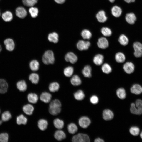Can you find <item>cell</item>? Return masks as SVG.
Here are the masks:
<instances>
[{
  "label": "cell",
  "mask_w": 142,
  "mask_h": 142,
  "mask_svg": "<svg viewBox=\"0 0 142 142\" xmlns=\"http://www.w3.org/2000/svg\"><path fill=\"white\" fill-rule=\"evenodd\" d=\"M8 85L6 81L4 79L0 78V94H4L7 91Z\"/></svg>",
  "instance_id": "cell-10"
},
{
  "label": "cell",
  "mask_w": 142,
  "mask_h": 142,
  "mask_svg": "<svg viewBox=\"0 0 142 142\" xmlns=\"http://www.w3.org/2000/svg\"><path fill=\"white\" fill-rule=\"evenodd\" d=\"M73 142H89L90 139L86 134L79 133L73 136L72 138Z\"/></svg>",
  "instance_id": "cell-3"
},
{
  "label": "cell",
  "mask_w": 142,
  "mask_h": 142,
  "mask_svg": "<svg viewBox=\"0 0 142 142\" xmlns=\"http://www.w3.org/2000/svg\"><path fill=\"white\" fill-rule=\"evenodd\" d=\"M96 18L98 21L100 23L105 22L107 19L105 12L103 10L98 12L96 15Z\"/></svg>",
  "instance_id": "cell-13"
},
{
  "label": "cell",
  "mask_w": 142,
  "mask_h": 142,
  "mask_svg": "<svg viewBox=\"0 0 142 142\" xmlns=\"http://www.w3.org/2000/svg\"><path fill=\"white\" fill-rule=\"evenodd\" d=\"M81 35L84 39H89L91 38L92 34L89 30L85 29L83 30L81 32Z\"/></svg>",
  "instance_id": "cell-38"
},
{
  "label": "cell",
  "mask_w": 142,
  "mask_h": 142,
  "mask_svg": "<svg viewBox=\"0 0 142 142\" xmlns=\"http://www.w3.org/2000/svg\"><path fill=\"white\" fill-rule=\"evenodd\" d=\"M65 58L67 62H69L72 64L75 63L78 60L77 56L71 52L67 53L65 55Z\"/></svg>",
  "instance_id": "cell-7"
},
{
  "label": "cell",
  "mask_w": 142,
  "mask_h": 142,
  "mask_svg": "<svg viewBox=\"0 0 142 142\" xmlns=\"http://www.w3.org/2000/svg\"><path fill=\"white\" fill-rule=\"evenodd\" d=\"M115 59L117 62L122 63L125 61L126 58L123 53L121 52H119L116 54Z\"/></svg>",
  "instance_id": "cell-34"
},
{
  "label": "cell",
  "mask_w": 142,
  "mask_h": 142,
  "mask_svg": "<svg viewBox=\"0 0 142 142\" xmlns=\"http://www.w3.org/2000/svg\"><path fill=\"white\" fill-rule=\"evenodd\" d=\"M61 103L59 100H53L49 105V113L53 116L58 115L61 112Z\"/></svg>",
  "instance_id": "cell-1"
},
{
  "label": "cell",
  "mask_w": 142,
  "mask_h": 142,
  "mask_svg": "<svg viewBox=\"0 0 142 142\" xmlns=\"http://www.w3.org/2000/svg\"><path fill=\"white\" fill-rule=\"evenodd\" d=\"M58 38L59 36L57 33L53 32L48 35V38L50 42L57 43L58 41Z\"/></svg>",
  "instance_id": "cell-29"
},
{
  "label": "cell",
  "mask_w": 142,
  "mask_h": 142,
  "mask_svg": "<svg viewBox=\"0 0 142 142\" xmlns=\"http://www.w3.org/2000/svg\"><path fill=\"white\" fill-rule=\"evenodd\" d=\"M60 87L59 85L56 82H54L50 83L49 86V89L50 91L54 92L58 91Z\"/></svg>",
  "instance_id": "cell-33"
},
{
  "label": "cell",
  "mask_w": 142,
  "mask_h": 142,
  "mask_svg": "<svg viewBox=\"0 0 142 142\" xmlns=\"http://www.w3.org/2000/svg\"><path fill=\"white\" fill-rule=\"evenodd\" d=\"M111 11L112 15L116 17H120L122 13L121 8L117 6H113L112 8Z\"/></svg>",
  "instance_id": "cell-18"
},
{
  "label": "cell",
  "mask_w": 142,
  "mask_h": 142,
  "mask_svg": "<svg viewBox=\"0 0 142 142\" xmlns=\"http://www.w3.org/2000/svg\"><path fill=\"white\" fill-rule=\"evenodd\" d=\"M2 17L4 21L8 22L12 20L13 16L12 13L11 12L7 11L2 14Z\"/></svg>",
  "instance_id": "cell-25"
},
{
  "label": "cell",
  "mask_w": 142,
  "mask_h": 142,
  "mask_svg": "<svg viewBox=\"0 0 142 142\" xmlns=\"http://www.w3.org/2000/svg\"></svg>",
  "instance_id": "cell-59"
},
{
  "label": "cell",
  "mask_w": 142,
  "mask_h": 142,
  "mask_svg": "<svg viewBox=\"0 0 142 142\" xmlns=\"http://www.w3.org/2000/svg\"></svg>",
  "instance_id": "cell-60"
},
{
  "label": "cell",
  "mask_w": 142,
  "mask_h": 142,
  "mask_svg": "<svg viewBox=\"0 0 142 142\" xmlns=\"http://www.w3.org/2000/svg\"><path fill=\"white\" fill-rule=\"evenodd\" d=\"M54 1L57 3L59 4H63L65 1V0H54Z\"/></svg>",
  "instance_id": "cell-52"
},
{
  "label": "cell",
  "mask_w": 142,
  "mask_h": 142,
  "mask_svg": "<svg viewBox=\"0 0 142 142\" xmlns=\"http://www.w3.org/2000/svg\"><path fill=\"white\" fill-rule=\"evenodd\" d=\"M74 72V68L72 66H68L65 68L64 70V73L66 77H69L72 75Z\"/></svg>",
  "instance_id": "cell-40"
},
{
  "label": "cell",
  "mask_w": 142,
  "mask_h": 142,
  "mask_svg": "<svg viewBox=\"0 0 142 142\" xmlns=\"http://www.w3.org/2000/svg\"><path fill=\"white\" fill-rule=\"evenodd\" d=\"M109 1L111 3H113L114 2L115 0H109Z\"/></svg>",
  "instance_id": "cell-55"
},
{
  "label": "cell",
  "mask_w": 142,
  "mask_h": 142,
  "mask_svg": "<svg viewBox=\"0 0 142 142\" xmlns=\"http://www.w3.org/2000/svg\"><path fill=\"white\" fill-rule=\"evenodd\" d=\"M29 12L31 16L34 18L38 16V10L37 8L32 7L29 9Z\"/></svg>",
  "instance_id": "cell-43"
},
{
  "label": "cell",
  "mask_w": 142,
  "mask_h": 142,
  "mask_svg": "<svg viewBox=\"0 0 142 142\" xmlns=\"http://www.w3.org/2000/svg\"><path fill=\"white\" fill-rule=\"evenodd\" d=\"M54 126L58 129H60L63 128L64 125L63 121L59 118L55 119L53 121Z\"/></svg>",
  "instance_id": "cell-30"
},
{
  "label": "cell",
  "mask_w": 142,
  "mask_h": 142,
  "mask_svg": "<svg viewBox=\"0 0 142 142\" xmlns=\"http://www.w3.org/2000/svg\"><path fill=\"white\" fill-rule=\"evenodd\" d=\"M71 84L74 86H77L80 85L82 83L80 77L77 75H73L70 80Z\"/></svg>",
  "instance_id": "cell-27"
},
{
  "label": "cell",
  "mask_w": 142,
  "mask_h": 142,
  "mask_svg": "<svg viewBox=\"0 0 142 142\" xmlns=\"http://www.w3.org/2000/svg\"><path fill=\"white\" fill-rule=\"evenodd\" d=\"M102 34L105 36L109 37L111 36L112 33L111 30L107 27H103L101 30Z\"/></svg>",
  "instance_id": "cell-41"
},
{
  "label": "cell",
  "mask_w": 142,
  "mask_h": 142,
  "mask_svg": "<svg viewBox=\"0 0 142 142\" xmlns=\"http://www.w3.org/2000/svg\"><path fill=\"white\" fill-rule=\"evenodd\" d=\"M2 49V46L1 45V44H0V52L1 51Z\"/></svg>",
  "instance_id": "cell-56"
},
{
  "label": "cell",
  "mask_w": 142,
  "mask_h": 142,
  "mask_svg": "<svg viewBox=\"0 0 142 142\" xmlns=\"http://www.w3.org/2000/svg\"><path fill=\"white\" fill-rule=\"evenodd\" d=\"M8 135L6 133H2L0 134V141L7 142L8 140Z\"/></svg>",
  "instance_id": "cell-48"
},
{
  "label": "cell",
  "mask_w": 142,
  "mask_h": 142,
  "mask_svg": "<svg viewBox=\"0 0 142 142\" xmlns=\"http://www.w3.org/2000/svg\"><path fill=\"white\" fill-rule=\"evenodd\" d=\"M97 44L99 48L104 49L108 47L109 43L106 38L104 37H101L98 39Z\"/></svg>",
  "instance_id": "cell-9"
},
{
  "label": "cell",
  "mask_w": 142,
  "mask_h": 142,
  "mask_svg": "<svg viewBox=\"0 0 142 142\" xmlns=\"http://www.w3.org/2000/svg\"><path fill=\"white\" fill-rule=\"evenodd\" d=\"M2 121L1 120H0V125H1L2 122Z\"/></svg>",
  "instance_id": "cell-58"
},
{
  "label": "cell",
  "mask_w": 142,
  "mask_h": 142,
  "mask_svg": "<svg viewBox=\"0 0 142 142\" xmlns=\"http://www.w3.org/2000/svg\"><path fill=\"white\" fill-rule=\"evenodd\" d=\"M27 14V11L23 7H18L16 10V15L20 18H24L26 16Z\"/></svg>",
  "instance_id": "cell-11"
},
{
  "label": "cell",
  "mask_w": 142,
  "mask_h": 142,
  "mask_svg": "<svg viewBox=\"0 0 142 142\" xmlns=\"http://www.w3.org/2000/svg\"><path fill=\"white\" fill-rule=\"evenodd\" d=\"M135 106L139 111L140 115L142 114V100H137L135 102Z\"/></svg>",
  "instance_id": "cell-46"
},
{
  "label": "cell",
  "mask_w": 142,
  "mask_h": 142,
  "mask_svg": "<svg viewBox=\"0 0 142 142\" xmlns=\"http://www.w3.org/2000/svg\"><path fill=\"white\" fill-rule=\"evenodd\" d=\"M90 45V43L89 41L83 40H79L76 45L77 49L80 51L88 49Z\"/></svg>",
  "instance_id": "cell-5"
},
{
  "label": "cell",
  "mask_w": 142,
  "mask_h": 142,
  "mask_svg": "<svg viewBox=\"0 0 142 142\" xmlns=\"http://www.w3.org/2000/svg\"><path fill=\"white\" fill-rule=\"evenodd\" d=\"M78 123L80 127L85 128L89 125L91 123V121L88 117L86 116H82L79 120Z\"/></svg>",
  "instance_id": "cell-6"
},
{
  "label": "cell",
  "mask_w": 142,
  "mask_h": 142,
  "mask_svg": "<svg viewBox=\"0 0 142 142\" xmlns=\"http://www.w3.org/2000/svg\"><path fill=\"white\" fill-rule=\"evenodd\" d=\"M130 90L132 93L139 95L142 93V87L138 84H135L131 87Z\"/></svg>",
  "instance_id": "cell-21"
},
{
  "label": "cell",
  "mask_w": 142,
  "mask_h": 142,
  "mask_svg": "<svg viewBox=\"0 0 142 142\" xmlns=\"http://www.w3.org/2000/svg\"><path fill=\"white\" fill-rule=\"evenodd\" d=\"M101 69L103 72L106 74H108L112 71V68L110 65L107 63L103 64L102 66Z\"/></svg>",
  "instance_id": "cell-39"
},
{
  "label": "cell",
  "mask_w": 142,
  "mask_h": 142,
  "mask_svg": "<svg viewBox=\"0 0 142 142\" xmlns=\"http://www.w3.org/2000/svg\"><path fill=\"white\" fill-rule=\"evenodd\" d=\"M104 60L103 56L100 54L95 55L93 59L94 63L97 65H100L103 63Z\"/></svg>",
  "instance_id": "cell-22"
},
{
  "label": "cell",
  "mask_w": 142,
  "mask_h": 142,
  "mask_svg": "<svg viewBox=\"0 0 142 142\" xmlns=\"http://www.w3.org/2000/svg\"><path fill=\"white\" fill-rule=\"evenodd\" d=\"M75 99L78 100H83L85 97V95L83 91L79 90L75 92L74 94Z\"/></svg>",
  "instance_id": "cell-32"
},
{
  "label": "cell",
  "mask_w": 142,
  "mask_h": 142,
  "mask_svg": "<svg viewBox=\"0 0 142 142\" xmlns=\"http://www.w3.org/2000/svg\"><path fill=\"white\" fill-rule=\"evenodd\" d=\"M90 101L92 104H96L98 102L99 99L97 96L94 95L91 97L90 98Z\"/></svg>",
  "instance_id": "cell-50"
},
{
  "label": "cell",
  "mask_w": 142,
  "mask_h": 142,
  "mask_svg": "<svg viewBox=\"0 0 142 142\" xmlns=\"http://www.w3.org/2000/svg\"><path fill=\"white\" fill-rule=\"evenodd\" d=\"M94 142H104L103 140L99 138H96L94 140Z\"/></svg>",
  "instance_id": "cell-53"
},
{
  "label": "cell",
  "mask_w": 142,
  "mask_h": 142,
  "mask_svg": "<svg viewBox=\"0 0 142 142\" xmlns=\"http://www.w3.org/2000/svg\"><path fill=\"white\" fill-rule=\"evenodd\" d=\"M134 54L136 57H141L142 56V50H135Z\"/></svg>",
  "instance_id": "cell-51"
},
{
  "label": "cell",
  "mask_w": 142,
  "mask_h": 142,
  "mask_svg": "<svg viewBox=\"0 0 142 142\" xmlns=\"http://www.w3.org/2000/svg\"><path fill=\"white\" fill-rule=\"evenodd\" d=\"M130 110L131 113L133 114L138 115H140L135 104L134 103H132L131 104Z\"/></svg>",
  "instance_id": "cell-47"
},
{
  "label": "cell",
  "mask_w": 142,
  "mask_h": 142,
  "mask_svg": "<svg viewBox=\"0 0 142 142\" xmlns=\"http://www.w3.org/2000/svg\"><path fill=\"white\" fill-rule=\"evenodd\" d=\"M67 130L70 134H74L77 131L78 128L76 125L74 123H71L67 126Z\"/></svg>",
  "instance_id": "cell-31"
},
{
  "label": "cell",
  "mask_w": 142,
  "mask_h": 142,
  "mask_svg": "<svg viewBox=\"0 0 142 142\" xmlns=\"http://www.w3.org/2000/svg\"><path fill=\"white\" fill-rule=\"evenodd\" d=\"M133 47L135 50H142V44L139 42H135L133 44Z\"/></svg>",
  "instance_id": "cell-49"
},
{
  "label": "cell",
  "mask_w": 142,
  "mask_h": 142,
  "mask_svg": "<svg viewBox=\"0 0 142 142\" xmlns=\"http://www.w3.org/2000/svg\"><path fill=\"white\" fill-rule=\"evenodd\" d=\"M48 125L47 121L44 119H41L38 122V126L39 129L42 131H44L47 128Z\"/></svg>",
  "instance_id": "cell-20"
},
{
  "label": "cell",
  "mask_w": 142,
  "mask_h": 142,
  "mask_svg": "<svg viewBox=\"0 0 142 142\" xmlns=\"http://www.w3.org/2000/svg\"><path fill=\"white\" fill-rule=\"evenodd\" d=\"M4 43L6 50L8 51H12L14 49L15 44L13 40L11 38L6 39L4 41Z\"/></svg>",
  "instance_id": "cell-4"
},
{
  "label": "cell",
  "mask_w": 142,
  "mask_h": 142,
  "mask_svg": "<svg viewBox=\"0 0 142 142\" xmlns=\"http://www.w3.org/2000/svg\"><path fill=\"white\" fill-rule=\"evenodd\" d=\"M116 93L117 96L121 99H124L126 97V93L125 90L123 88H118L116 91Z\"/></svg>",
  "instance_id": "cell-35"
},
{
  "label": "cell",
  "mask_w": 142,
  "mask_h": 142,
  "mask_svg": "<svg viewBox=\"0 0 142 142\" xmlns=\"http://www.w3.org/2000/svg\"><path fill=\"white\" fill-rule=\"evenodd\" d=\"M124 71L127 74H130L134 70L135 67L133 63L131 62H127L123 67Z\"/></svg>",
  "instance_id": "cell-8"
},
{
  "label": "cell",
  "mask_w": 142,
  "mask_h": 142,
  "mask_svg": "<svg viewBox=\"0 0 142 142\" xmlns=\"http://www.w3.org/2000/svg\"><path fill=\"white\" fill-rule=\"evenodd\" d=\"M29 65L30 69L32 71H37L39 69V62L36 60H31L30 62Z\"/></svg>",
  "instance_id": "cell-24"
},
{
  "label": "cell",
  "mask_w": 142,
  "mask_h": 142,
  "mask_svg": "<svg viewBox=\"0 0 142 142\" xmlns=\"http://www.w3.org/2000/svg\"><path fill=\"white\" fill-rule=\"evenodd\" d=\"M27 118L22 114L17 116L16 118L17 123L19 125L22 124L25 125L27 123Z\"/></svg>",
  "instance_id": "cell-37"
},
{
  "label": "cell",
  "mask_w": 142,
  "mask_h": 142,
  "mask_svg": "<svg viewBox=\"0 0 142 142\" xmlns=\"http://www.w3.org/2000/svg\"><path fill=\"white\" fill-rule=\"evenodd\" d=\"M135 0H124L125 1L128 3L134 2L135 1Z\"/></svg>",
  "instance_id": "cell-54"
},
{
  "label": "cell",
  "mask_w": 142,
  "mask_h": 142,
  "mask_svg": "<svg viewBox=\"0 0 142 142\" xmlns=\"http://www.w3.org/2000/svg\"><path fill=\"white\" fill-rule=\"evenodd\" d=\"M17 88L20 91L24 92L27 88V85L26 81L24 79L19 80L16 83Z\"/></svg>",
  "instance_id": "cell-12"
},
{
  "label": "cell",
  "mask_w": 142,
  "mask_h": 142,
  "mask_svg": "<svg viewBox=\"0 0 142 142\" xmlns=\"http://www.w3.org/2000/svg\"><path fill=\"white\" fill-rule=\"evenodd\" d=\"M139 128L137 126H133L129 129V132L130 134L134 136H137L139 134L140 132Z\"/></svg>",
  "instance_id": "cell-44"
},
{
  "label": "cell",
  "mask_w": 142,
  "mask_h": 142,
  "mask_svg": "<svg viewBox=\"0 0 142 142\" xmlns=\"http://www.w3.org/2000/svg\"><path fill=\"white\" fill-rule=\"evenodd\" d=\"M140 136L141 138L142 139V131L141 132V133L140 134Z\"/></svg>",
  "instance_id": "cell-57"
},
{
  "label": "cell",
  "mask_w": 142,
  "mask_h": 142,
  "mask_svg": "<svg viewBox=\"0 0 142 142\" xmlns=\"http://www.w3.org/2000/svg\"><path fill=\"white\" fill-rule=\"evenodd\" d=\"M22 109L24 113L28 115H31L34 110V107L29 104H27L23 106Z\"/></svg>",
  "instance_id": "cell-19"
},
{
  "label": "cell",
  "mask_w": 142,
  "mask_h": 142,
  "mask_svg": "<svg viewBox=\"0 0 142 142\" xmlns=\"http://www.w3.org/2000/svg\"><path fill=\"white\" fill-rule=\"evenodd\" d=\"M28 79L32 83L36 84L39 81V77L37 74L32 73L29 75Z\"/></svg>",
  "instance_id": "cell-28"
},
{
  "label": "cell",
  "mask_w": 142,
  "mask_h": 142,
  "mask_svg": "<svg viewBox=\"0 0 142 142\" xmlns=\"http://www.w3.org/2000/svg\"><path fill=\"white\" fill-rule=\"evenodd\" d=\"M11 117V115L10 113L8 111L3 112L1 116L2 120L4 121H8Z\"/></svg>",
  "instance_id": "cell-42"
},
{
  "label": "cell",
  "mask_w": 142,
  "mask_h": 142,
  "mask_svg": "<svg viewBox=\"0 0 142 142\" xmlns=\"http://www.w3.org/2000/svg\"><path fill=\"white\" fill-rule=\"evenodd\" d=\"M125 20L127 22L131 24H134L136 20V17L134 14L130 13L126 14Z\"/></svg>",
  "instance_id": "cell-15"
},
{
  "label": "cell",
  "mask_w": 142,
  "mask_h": 142,
  "mask_svg": "<svg viewBox=\"0 0 142 142\" xmlns=\"http://www.w3.org/2000/svg\"><path fill=\"white\" fill-rule=\"evenodd\" d=\"M92 69L89 65L85 66L82 71V73L84 76L86 77L90 78L91 76Z\"/></svg>",
  "instance_id": "cell-23"
},
{
  "label": "cell",
  "mask_w": 142,
  "mask_h": 142,
  "mask_svg": "<svg viewBox=\"0 0 142 142\" xmlns=\"http://www.w3.org/2000/svg\"><path fill=\"white\" fill-rule=\"evenodd\" d=\"M114 116L113 113L109 109H106L103 111V118L105 120L108 121L112 119L113 118Z\"/></svg>",
  "instance_id": "cell-14"
},
{
  "label": "cell",
  "mask_w": 142,
  "mask_h": 142,
  "mask_svg": "<svg viewBox=\"0 0 142 142\" xmlns=\"http://www.w3.org/2000/svg\"><path fill=\"white\" fill-rule=\"evenodd\" d=\"M42 60L43 62L45 64H53L55 60L53 52L50 50L45 52L43 56Z\"/></svg>",
  "instance_id": "cell-2"
},
{
  "label": "cell",
  "mask_w": 142,
  "mask_h": 142,
  "mask_svg": "<svg viewBox=\"0 0 142 142\" xmlns=\"http://www.w3.org/2000/svg\"><path fill=\"white\" fill-rule=\"evenodd\" d=\"M51 97L52 95L50 93L47 92H44L41 94L40 96V99L41 101L47 103L50 101Z\"/></svg>",
  "instance_id": "cell-16"
},
{
  "label": "cell",
  "mask_w": 142,
  "mask_h": 142,
  "mask_svg": "<svg viewBox=\"0 0 142 142\" xmlns=\"http://www.w3.org/2000/svg\"><path fill=\"white\" fill-rule=\"evenodd\" d=\"M27 99L30 103L35 104L38 100V97L36 94L31 93H29L28 95Z\"/></svg>",
  "instance_id": "cell-26"
},
{
  "label": "cell",
  "mask_w": 142,
  "mask_h": 142,
  "mask_svg": "<svg viewBox=\"0 0 142 142\" xmlns=\"http://www.w3.org/2000/svg\"><path fill=\"white\" fill-rule=\"evenodd\" d=\"M54 136L57 140L58 141H61L65 139L66 135L64 131L59 129L55 132Z\"/></svg>",
  "instance_id": "cell-17"
},
{
  "label": "cell",
  "mask_w": 142,
  "mask_h": 142,
  "mask_svg": "<svg viewBox=\"0 0 142 142\" xmlns=\"http://www.w3.org/2000/svg\"><path fill=\"white\" fill-rule=\"evenodd\" d=\"M38 0H23V4L25 6L32 7L35 4Z\"/></svg>",
  "instance_id": "cell-45"
},
{
  "label": "cell",
  "mask_w": 142,
  "mask_h": 142,
  "mask_svg": "<svg viewBox=\"0 0 142 142\" xmlns=\"http://www.w3.org/2000/svg\"><path fill=\"white\" fill-rule=\"evenodd\" d=\"M118 41L120 44L122 45L125 46L128 44L129 40L127 37L124 34L120 35Z\"/></svg>",
  "instance_id": "cell-36"
}]
</instances>
